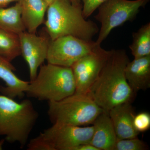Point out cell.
<instances>
[{"label":"cell","mask_w":150,"mask_h":150,"mask_svg":"<svg viewBox=\"0 0 150 150\" xmlns=\"http://www.w3.org/2000/svg\"><path fill=\"white\" fill-rule=\"evenodd\" d=\"M130 61L126 50L112 49L98 78L87 95L104 111L114 106L132 102L135 93L125 76V69Z\"/></svg>","instance_id":"1"},{"label":"cell","mask_w":150,"mask_h":150,"mask_svg":"<svg viewBox=\"0 0 150 150\" xmlns=\"http://www.w3.org/2000/svg\"><path fill=\"white\" fill-rule=\"evenodd\" d=\"M45 22L46 32L51 40L72 35L91 40L98 33L96 23L83 17L82 5H75L70 0H54L48 6Z\"/></svg>","instance_id":"2"},{"label":"cell","mask_w":150,"mask_h":150,"mask_svg":"<svg viewBox=\"0 0 150 150\" xmlns=\"http://www.w3.org/2000/svg\"><path fill=\"white\" fill-rule=\"evenodd\" d=\"M39 117L30 100L18 102L0 95V136L8 143H18L23 149L27 144Z\"/></svg>","instance_id":"3"},{"label":"cell","mask_w":150,"mask_h":150,"mask_svg":"<svg viewBox=\"0 0 150 150\" xmlns=\"http://www.w3.org/2000/svg\"><path fill=\"white\" fill-rule=\"evenodd\" d=\"M76 85L71 67L47 64L40 66L25 94L40 101H57L74 93Z\"/></svg>","instance_id":"4"},{"label":"cell","mask_w":150,"mask_h":150,"mask_svg":"<svg viewBox=\"0 0 150 150\" xmlns=\"http://www.w3.org/2000/svg\"><path fill=\"white\" fill-rule=\"evenodd\" d=\"M103 111L87 95L75 93L59 101L48 102L47 113L53 124L82 126L92 124Z\"/></svg>","instance_id":"5"},{"label":"cell","mask_w":150,"mask_h":150,"mask_svg":"<svg viewBox=\"0 0 150 150\" xmlns=\"http://www.w3.org/2000/svg\"><path fill=\"white\" fill-rule=\"evenodd\" d=\"M93 126L53 124L30 140L28 150H73L81 144H90Z\"/></svg>","instance_id":"6"},{"label":"cell","mask_w":150,"mask_h":150,"mask_svg":"<svg viewBox=\"0 0 150 150\" xmlns=\"http://www.w3.org/2000/svg\"><path fill=\"white\" fill-rule=\"evenodd\" d=\"M150 0H107L101 5L95 18L100 23L98 37L96 42L101 43L112 30L127 21L135 19L141 8L144 7Z\"/></svg>","instance_id":"7"},{"label":"cell","mask_w":150,"mask_h":150,"mask_svg":"<svg viewBox=\"0 0 150 150\" xmlns=\"http://www.w3.org/2000/svg\"><path fill=\"white\" fill-rule=\"evenodd\" d=\"M98 46L93 40H85L72 35L62 36L50 40L46 60L48 64L71 67Z\"/></svg>","instance_id":"8"},{"label":"cell","mask_w":150,"mask_h":150,"mask_svg":"<svg viewBox=\"0 0 150 150\" xmlns=\"http://www.w3.org/2000/svg\"><path fill=\"white\" fill-rule=\"evenodd\" d=\"M110 51L100 45L76 61L71 67L76 85L75 93L87 95L96 80L110 56Z\"/></svg>","instance_id":"9"},{"label":"cell","mask_w":150,"mask_h":150,"mask_svg":"<svg viewBox=\"0 0 150 150\" xmlns=\"http://www.w3.org/2000/svg\"><path fill=\"white\" fill-rule=\"evenodd\" d=\"M18 35L21 55L28 65L31 81L36 77L38 69L46 60L51 39L47 34L38 35L26 30Z\"/></svg>","instance_id":"10"},{"label":"cell","mask_w":150,"mask_h":150,"mask_svg":"<svg viewBox=\"0 0 150 150\" xmlns=\"http://www.w3.org/2000/svg\"><path fill=\"white\" fill-rule=\"evenodd\" d=\"M108 114L114 127L117 139L138 137L139 133L134 128L136 114L131 102L118 105L112 108Z\"/></svg>","instance_id":"11"},{"label":"cell","mask_w":150,"mask_h":150,"mask_svg":"<svg viewBox=\"0 0 150 150\" xmlns=\"http://www.w3.org/2000/svg\"><path fill=\"white\" fill-rule=\"evenodd\" d=\"M92 125L93 134L90 144L99 150H112L117 137L108 112L103 110Z\"/></svg>","instance_id":"12"},{"label":"cell","mask_w":150,"mask_h":150,"mask_svg":"<svg viewBox=\"0 0 150 150\" xmlns=\"http://www.w3.org/2000/svg\"><path fill=\"white\" fill-rule=\"evenodd\" d=\"M126 80L135 93L150 88V55L129 61L125 69Z\"/></svg>","instance_id":"13"},{"label":"cell","mask_w":150,"mask_h":150,"mask_svg":"<svg viewBox=\"0 0 150 150\" xmlns=\"http://www.w3.org/2000/svg\"><path fill=\"white\" fill-rule=\"evenodd\" d=\"M16 70L11 62L0 56V79L5 83V86H0V92L13 99L23 98L29 83L19 78L15 74Z\"/></svg>","instance_id":"14"},{"label":"cell","mask_w":150,"mask_h":150,"mask_svg":"<svg viewBox=\"0 0 150 150\" xmlns=\"http://www.w3.org/2000/svg\"><path fill=\"white\" fill-rule=\"evenodd\" d=\"M21 18L26 31L35 33L44 23V17L48 5L43 0H19Z\"/></svg>","instance_id":"15"},{"label":"cell","mask_w":150,"mask_h":150,"mask_svg":"<svg viewBox=\"0 0 150 150\" xmlns=\"http://www.w3.org/2000/svg\"><path fill=\"white\" fill-rule=\"evenodd\" d=\"M0 29L18 34L26 30L18 2L10 7L0 8Z\"/></svg>","instance_id":"16"},{"label":"cell","mask_w":150,"mask_h":150,"mask_svg":"<svg viewBox=\"0 0 150 150\" xmlns=\"http://www.w3.org/2000/svg\"><path fill=\"white\" fill-rule=\"evenodd\" d=\"M133 42L129 46L134 59L150 55V23L142 25L132 34Z\"/></svg>","instance_id":"17"},{"label":"cell","mask_w":150,"mask_h":150,"mask_svg":"<svg viewBox=\"0 0 150 150\" xmlns=\"http://www.w3.org/2000/svg\"><path fill=\"white\" fill-rule=\"evenodd\" d=\"M20 55L18 34L0 29V56L11 62Z\"/></svg>","instance_id":"18"},{"label":"cell","mask_w":150,"mask_h":150,"mask_svg":"<svg viewBox=\"0 0 150 150\" xmlns=\"http://www.w3.org/2000/svg\"><path fill=\"white\" fill-rule=\"evenodd\" d=\"M149 149L147 145L136 137L117 139L112 150H146Z\"/></svg>","instance_id":"19"},{"label":"cell","mask_w":150,"mask_h":150,"mask_svg":"<svg viewBox=\"0 0 150 150\" xmlns=\"http://www.w3.org/2000/svg\"><path fill=\"white\" fill-rule=\"evenodd\" d=\"M134 126L139 133L148 131L150 128V113L147 112H142L136 114L134 119Z\"/></svg>","instance_id":"20"},{"label":"cell","mask_w":150,"mask_h":150,"mask_svg":"<svg viewBox=\"0 0 150 150\" xmlns=\"http://www.w3.org/2000/svg\"><path fill=\"white\" fill-rule=\"evenodd\" d=\"M107 0H81L83 3L82 13L83 17L87 19L94 12Z\"/></svg>","instance_id":"21"},{"label":"cell","mask_w":150,"mask_h":150,"mask_svg":"<svg viewBox=\"0 0 150 150\" xmlns=\"http://www.w3.org/2000/svg\"><path fill=\"white\" fill-rule=\"evenodd\" d=\"M73 150H99L90 144H83L79 145L73 149Z\"/></svg>","instance_id":"22"},{"label":"cell","mask_w":150,"mask_h":150,"mask_svg":"<svg viewBox=\"0 0 150 150\" xmlns=\"http://www.w3.org/2000/svg\"><path fill=\"white\" fill-rule=\"evenodd\" d=\"M18 1L19 0H0V8H6L10 3L18 2Z\"/></svg>","instance_id":"23"},{"label":"cell","mask_w":150,"mask_h":150,"mask_svg":"<svg viewBox=\"0 0 150 150\" xmlns=\"http://www.w3.org/2000/svg\"><path fill=\"white\" fill-rule=\"evenodd\" d=\"M70 1L73 4L75 5L79 6L81 5V0H70Z\"/></svg>","instance_id":"24"},{"label":"cell","mask_w":150,"mask_h":150,"mask_svg":"<svg viewBox=\"0 0 150 150\" xmlns=\"http://www.w3.org/2000/svg\"><path fill=\"white\" fill-rule=\"evenodd\" d=\"M5 141V139H2L1 141H0V150L2 149L3 144L4 143Z\"/></svg>","instance_id":"25"},{"label":"cell","mask_w":150,"mask_h":150,"mask_svg":"<svg viewBox=\"0 0 150 150\" xmlns=\"http://www.w3.org/2000/svg\"><path fill=\"white\" fill-rule=\"evenodd\" d=\"M48 5V6L51 4L54 0H43Z\"/></svg>","instance_id":"26"}]
</instances>
